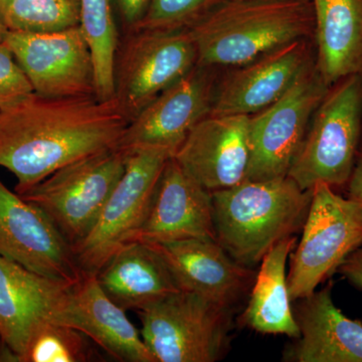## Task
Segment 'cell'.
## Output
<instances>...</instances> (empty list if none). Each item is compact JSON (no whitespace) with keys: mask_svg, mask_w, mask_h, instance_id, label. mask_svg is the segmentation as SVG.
<instances>
[{"mask_svg":"<svg viewBox=\"0 0 362 362\" xmlns=\"http://www.w3.org/2000/svg\"><path fill=\"white\" fill-rule=\"evenodd\" d=\"M329 88L313 62L278 101L250 116L246 180L288 176L312 116Z\"/></svg>","mask_w":362,"mask_h":362,"instance_id":"9","label":"cell"},{"mask_svg":"<svg viewBox=\"0 0 362 362\" xmlns=\"http://www.w3.org/2000/svg\"><path fill=\"white\" fill-rule=\"evenodd\" d=\"M233 309L177 291L138 311L141 337L156 362H214L230 345Z\"/></svg>","mask_w":362,"mask_h":362,"instance_id":"5","label":"cell"},{"mask_svg":"<svg viewBox=\"0 0 362 362\" xmlns=\"http://www.w3.org/2000/svg\"><path fill=\"white\" fill-rule=\"evenodd\" d=\"M316 61L314 39L288 42L220 76L211 114L251 116L275 103Z\"/></svg>","mask_w":362,"mask_h":362,"instance_id":"14","label":"cell"},{"mask_svg":"<svg viewBox=\"0 0 362 362\" xmlns=\"http://www.w3.org/2000/svg\"><path fill=\"white\" fill-rule=\"evenodd\" d=\"M128 124L115 99L33 92L0 108V168L23 194L64 166L118 148Z\"/></svg>","mask_w":362,"mask_h":362,"instance_id":"1","label":"cell"},{"mask_svg":"<svg viewBox=\"0 0 362 362\" xmlns=\"http://www.w3.org/2000/svg\"><path fill=\"white\" fill-rule=\"evenodd\" d=\"M247 115L209 114L192 128L173 158L209 192L246 180L250 160Z\"/></svg>","mask_w":362,"mask_h":362,"instance_id":"17","label":"cell"},{"mask_svg":"<svg viewBox=\"0 0 362 362\" xmlns=\"http://www.w3.org/2000/svg\"><path fill=\"white\" fill-rule=\"evenodd\" d=\"M362 142V141H361Z\"/></svg>","mask_w":362,"mask_h":362,"instance_id":"33","label":"cell"},{"mask_svg":"<svg viewBox=\"0 0 362 362\" xmlns=\"http://www.w3.org/2000/svg\"><path fill=\"white\" fill-rule=\"evenodd\" d=\"M218 244L235 262L261 263L274 245L303 228L312 189H302L289 176L244 180L211 192Z\"/></svg>","mask_w":362,"mask_h":362,"instance_id":"3","label":"cell"},{"mask_svg":"<svg viewBox=\"0 0 362 362\" xmlns=\"http://www.w3.org/2000/svg\"><path fill=\"white\" fill-rule=\"evenodd\" d=\"M6 44L33 92L45 97H96L94 63L80 25L51 33L11 32Z\"/></svg>","mask_w":362,"mask_h":362,"instance_id":"12","label":"cell"},{"mask_svg":"<svg viewBox=\"0 0 362 362\" xmlns=\"http://www.w3.org/2000/svg\"><path fill=\"white\" fill-rule=\"evenodd\" d=\"M197 64L233 68L281 45L314 39L311 0H228L189 28Z\"/></svg>","mask_w":362,"mask_h":362,"instance_id":"2","label":"cell"},{"mask_svg":"<svg viewBox=\"0 0 362 362\" xmlns=\"http://www.w3.org/2000/svg\"><path fill=\"white\" fill-rule=\"evenodd\" d=\"M362 141V74L333 84L312 116L288 176L302 189L346 187Z\"/></svg>","mask_w":362,"mask_h":362,"instance_id":"4","label":"cell"},{"mask_svg":"<svg viewBox=\"0 0 362 362\" xmlns=\"http://www.w3.org/2000/svg\"><path fill=\"white\" fill-rule=\"evenodd\" d=\"M333 281L296 300L299 337L283 354L287 362H362V323L345 316L332 299Z\"/></svg>","mask_w":362,"mask_h":362,"instance_id":"19","label":"cell"},{"mask_svg":"<svg viewBox=\"0 0 362 362\" xmlns=\"http://www.w3.org/2000/svg\"><path fill=\"white\" fill-rule=\"evenodd\" d=\"M80 26L89 44L95 70L96 97L114 99V65L120 42L114 0H80Z\"/></svg>","mask_w":362,"mask_h":362,"instance_id":"24","label":"cell"},{"mask_svg":"<svg viewBox=\"0 0 362 362\" xmlns=\"http://www.w3.org/2000/svg\"><path fill=\"white\" fill-rule=\"evenodd\" d=\"M346 187L349 199L362 207V148L357 152L356 164Z\"/></svg>","mask_w":362,"mask_h":362,"instance_id":"31","label":"cell"},{"mask_svg":"<svg viewBox=\"0 0 362 362\" xmlns=\"http://www.w3.org/2000/svg\"><path fill=\"white\" fill-rule=\"evenodd\" d=\"M160 257L180 291L194 293L235 309L255 281L254 272L240 265L213 239L145 243Z\"/></svg>","mask_w":362,"mask_h":362,"instance_id":"15","label":"cell"},{"mask_svg":"<svg viewBox=\"0 0 362 362\" xmlns=\"http://www.w3.org/2000/svg\"><path fill=\"white\" fill-rule=\"evenodd\" d=\"M71 285L0 256V340L20 362L35 330L58 315Z\"/></svg>","mask_w":362,"mask_h":362,"instance_id":"20","label":"cell"},{"mask_svg":"<svg viewBox=\"0 0 362 362\" xmlns=\"http://www.w3.org/2000/svg\"><path fill=\"white\" fill-rule=\"evenodd\" d=\"M216 240L213 194L173 157L164 166L148 211L130 243Z\"/></svg>","mask_w":362,"mask_h":362,"instance_id":"16","label":"cell"},{"mask_svg":"<svg viewBox=\"0 0 362 362\" xmlns=\"http://www.w3.org/2000/svg\"><path fill=\"white\" fill-rule=\"evenodd\" d=\"M0 18L11 32H58L80 25V0H0Z\"/></svg>","mask_w":362,"mask_h":362,"instance_id":"25","label":"cell"},{"mask_svg":"<svg viewBox=\"0 0 362 362\" xmlns=\"http://www.w3.org/2000/svg\"><path fill=\"white\" fill-rule=\"evenodd\" d=\"M7 30L6 26L2 23L1 18H0V42H4L6 40Z\"/></svg>","mask_w":362,"mask_h":362,"instance_id":"32","label":"cell"},{"mask_svg":"<svg viewBox=\"0 0 362 362\" xmlns=\"http://www.w3.org/2000/svg\"><path fill=\"white\" fill-rule=\"evenodd\" d=\"M124 33H129L142 20L150 0H114Z\"/></svg>","mask_w":362,"mask_h":362,"instance_id":"29","label":"cell"},{"mask_svg":"<svg viewBox=\"0 0 362 362\" xmlns=\"http://www.w3.org/2000/svg\"><path fill=\"white\" fill-rule=\"evenodd\" d=\"M0 256L44 277L74 284L84 275L70 243L39 206L0 180Z\"/></svg>","mask_w":362,"mask_h":362,"instance_id":"13","label":"cell"},{"mask_svg":"<svg viewBox=\"0 0 362 362\" xmlns=\"http://www.w3.org/2000/svg\"><path fill=\"white\" fill-rule=\"evenodd\" d=\"M94 344L87 335L76 328L49 320L33 333L21 362L95 361L99 354Z\"/></svg>","mask_w":362,"mask_h":362,"instance_id":"26","label":"cell"},{"mask_svg":"<svg viewBox=\"0 0 362 362\" xmlns=\"http://www.w3.org/2000/svg\"><path fill=\"white\" fill-rule=\"evenodd\" d=\"M316 66L326 85L362 74V0H311Z\"/></svg>","mask_w":362,"mask_h":362,"instance_id":"22","label":"cell"},{"mask_svg":"<svg viewBox=\"0 0 362 362\" xmlns=\"http://www.w3.org/2000/svg\"><path fill=\"white\" fill-rule=\"evenodd\" d=\"M112 301L124 310H144L180 291L160 257L148 245L128 243L96 274Z\"/></svg>","mask_w":362,"mask_h":362,"instance_id":"21","label":"cell"},{"mask_svg":"<svg viewBox=\"0 0 362 362\" xmlns=\"http://www.w3.org/2000/svg\"><path fill=\"white\" fill-rule=\"evenodd\" d=\"M297 239L285 238L269 250L251 288L249 302L240 316L243 324L262 334L299 337L292 300L288 290L286 266Z\"/></svg>","mask_w":362,"mask_h":362,"instance_id":"23","label":"cell"},{"mask_svg":"<svg viewBox=\"0 0 362 362\" xmlns=\"http://www.w3.org/2000/svg\"><path fill=\"white\" fill-rule=\"evenodd\" d=\"M127 153L116 148L58 169L23 194L42 209L71 246L87 235L122 177Z\"/></svg>","mask_w":362,"mask_h":362,"instance_id":"8","label":"cell"},{"mask_svg":"<svg viewBox=\"0 0 362 362\" xmlns=\"http://www.w3.org/2000/svg\"><path fill=\"white\" fill-rule=\"evenodd\" d=\"M54 321L84 333L116 361L156 362L140 330L104 292L95 274L84 273L70 286Z\"/></svg>","mask_w":362,"mask_h":362,"instance_id":"18","label":"cell"},{"mask_svg":"<svg viewBox=\"0 0 362 362\" xmlns=\"http://www.w3.org/2000/svg\"><path fill=\"white\" fill-rule=\"evenodd\" d=\"M125 171L87 235L71 246L83 273L96 274L141 226L170 156L154 149L127 154Z\"/></svg>","mask_w":362,"mask_h":362,"instance_id":"10","label":"cell"},{"mask_svg":"<svg viewBox=\"0 0 362 362\" xmlns=\"http://www.w3.org/2000/svg\"><path fill=\"white\" fill-rule=\"evenodd\" d=\"M226 1L228 0H150L146 13L133 30H189Z\"/></svg>","mask_w":362,"mask_h":362,"instance_id":"27","label":"cell"},{"mask_svg":"<svg viewBox=\"0 0 362 362\" xmlns=\"http://www.w3.org/2000/svg\"><path fill=\"white\" fill-rule=\"evenodd\" d=\"M218 70L197 64L162 90L128 124L118 149L127 154L154 149L175 156L192 128L213 110Z\"/></svg>","mask_w":362,"mask_h":362,"instance_id":"11","label":"cell"},{"mask_svg":"<svg viewBox=\"0 0 362 362\" xmlns=\"http://www.w3.org/2000/svg\"><path fill=\"white\" fill-rule=\"evenodd\" d=\"M337 272L341 274L354 287L362 291V243L345 259Z\"/></svg>","mask_w":362,"mask_h":362,"instance_id":"30","label":"cell"},{"mask_svg":"<svg viewBox=\"0 0 362 362\" xmlns=\"http://www.w3.org/2000/svg\"><path fill=\"white\" fill-rule=\"evenodd\" d=\"M197 65V45L188 30L124 33L114 65V99L131 122Z\"/></svg>","mask_w":362,"mask_h":362,"instance_id":"7","label":"cell"},{"mask_svg":"<svg viewBox=\"0 0 362 362\" xmlns=\"http://www.w3.org/2000/svg\"><path fill=\"white\" fill-rule=\"evenodd\" d=\"M361 243L362 207L326 183H316L301 239L290 254L287 283L292 302L316 291Z\"/></svg>","mask_w":362,"mask_h":362,"instance_id":"6","label":"cell"},{"mask_svg":"<svg viewBox=\"0 0 362 362\" xmlns=\"http://www.w3.org/2000/svg\"><path fill=\"white\" fill-rule=\"evenodd\" d=\"M33 93L25 71L6 42H0V108Z\"/></svg>","mask_w":362,"mask_h":362,"instance_id":"28","label":"cell"}]
</instances>
